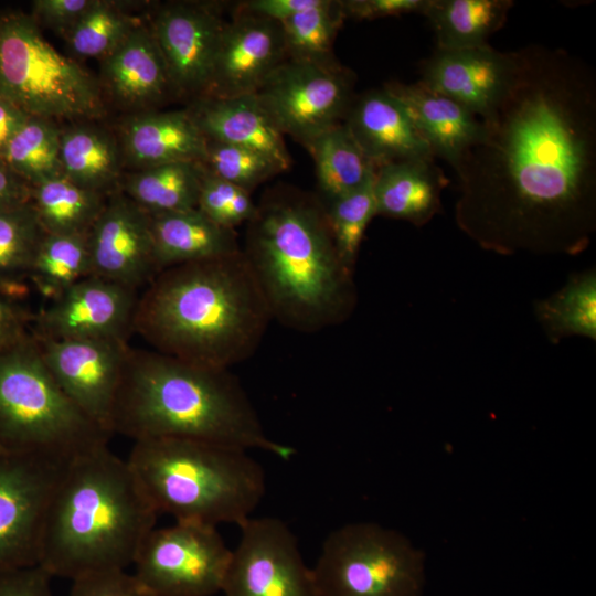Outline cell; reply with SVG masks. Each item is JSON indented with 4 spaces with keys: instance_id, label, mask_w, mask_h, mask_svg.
Segmentation results:
<instances>
[{
    "instance_id": "1",
    "label": "cell",
    "mask_w": 596,
    "mask_h": 596,
    "mask_svg": "<svg viewBox=\"0 0 596 596\" xmlns=\"http://www.w3.org/2000/svg\"><path fill=\"white\" fill-rule=\"evenodd\" d=\"M517 55L454 168L455 221L492 253L575 256L596 232V74L563 49L531 44Z\"/></svg>"
},
{
    "instance_id": "2",
    "label": "cell",
    "mask_w": 596,
    "mask_h": 596,
    "mask_svg": "<svg viewBox=\"0 0 596 596\" xmlns=\"http://www.w3.org/2000/svg\"><path fill=\"white\" fill-rule=\"evenodd\" d=\"M272 319L241 249L160 272L138 297L132 332L160 353L228 370L255 352Z\"/></svg>"
},
{
    "instance_id": "3",
    "label": "cell",
    "mask_w": 596,
    "mask_h": 596,
    "mask_svg": "<svg viewBox=\"0 0 596 596\" xmlns=\"http://www.w3.org/2000/svg\"><path fill=\"white\" fill-rule=\"evenodd\" d=\"M110 433L134 439H189L268 451L290 459L294 447L265 433L238 380L227 369L129 349Z\"/></svg>"
},
{
    "instance_id": "4",
    "label": "cell",
    "mask_w": 596,
    "mask_h": 596,
    "mask_svg": "<svg viewBox=\"0 0 596 596\" xmlns=\"http://www.w3.org/2000/svg\"><path fill=\"white\" fill-rule=\"evenodd\" d=\"M158 512L127 459L102 444L70 461L47 508L39 566L72 581L126 571Z\"/></svg>"
},
{
    "instance_id": "5",
    "label": "cell",
    "mask_w": 596,
    "mask_h": 596,
    "mask_svg": "<svg viewBox=\"0 0 596 596\" xmlns=\"http://www.w3.org/2000/svg\"><path fill=\"white\" fill-rule=\"evenodd\" d=\"M245 254L273 319L311 333L342 323L355 305L327 211L295 193L272 195L247 223Z\"/></svg>"
},
{
    "instance_id": "6",
    "label": "cell",
    "mask_w": 596,
    "mask_h": 596,
    "mask_svg": "<svg viewBox=\"0 0 596 596\" xmlns=\"http://www.w3.org/2000/svg\"><path fill=\"white\" fill-rule=\"evenodd\" d=\"M127 461L156 511L178 522L241 525L266 491L262 465L237 447L142 439L135 441Z\"/></svg>"
},
{
    "instance_id": "7",
    "label": "cell",
    "mask_w": 596,
    "mask_h": 596,
    "mask_svg": "<svg viewBox=\"0 0 596 596\" xmlns=\"http://www.w3.org/2000/svg\"><path fill=\"white\" fill-rule=\"evenodd\" d=\"M110 436L61 390L31 330L0 349V451L74 457Z\"/></svg>"
},
{
    "instance_id": "8",
    "label": "cell",
    "mask_w": 596,
    "mask_h": 596,
    "mask_svg": "<svg viewBox=\"0 0 596 596\" xmlns=\"http://www.w3.org/2000/svg\"><path fill=\"white\" fill-rule=\"evenodd\" d=\"M0 96L31 117L94 119L105 113L102 86L46 41L31 14H0Z\"/></svg>"
},
{
    "instance_id": "9",
    "label": "cell",
    "mask_w": 596,
    "mask_h": 596,
    "mask_svg": "<svg viewBox=\"0 0 596 596\" xmlns=\"http://www.w3.org/2000/svg\"><path fill=\"white\" fill-rule=\"evenodd\" d=\"M311 571L319 596H422L425 586L424 554L371 522L333 530Z\"/></svg>"
},
{
    "instance_id": "10",
    "label": "cell",
    "mask_w": 596,
    "mask_h": 596,
    "mask_svg": "<svg viewBox=\"0 0 596 596\" xmlns=\"http://www.w3.org/2000/svg\"><path fill=\"white\" fill-rule=\"evenodd\" d=\"M231 555L216 526L175 521L146 535L132 575L151 596H211L222 589Z\"/></svg>"
},
{
    "instance_id": "11",
    "label": "cell",
    "mask_w": 596,
    "mask_h": 596,
    "mask_svg": "<svg viewBox=\"0 0 596 596\" xmlns=\"http://www.w3.org/2000/svg\"><path fill=\"white\" fill-rule=\"evenodd\" d=\"M353 86L354 75L340 64L286 58L255 96L283 136L305 145L343 121L354 99Z\"/></svg>"
},
{
    "instance_id": "12",
    "label": "cell",
    "mask_w": 596,
    "mask_h": 596,
    "mask_svg": "<svg viewBox=\"0 0 596 596\" xmlns=\"http://www.w3.org/2000/svg\"><path fill=\"white\" fill-rule=\"evenodd\" d=\"M72 458L0 451V573L39 565L47 508Z\"/></svg>"
},
{
    "instance_id": "13",
    "label": "cell",
    "mask_w": 596,
    "mask_h": 596,
    "mask_svg": "<svg viewBox=\"0 0 596 596\" xmlns=\"http://www.w3.org/2000/svg\"><path fill=\"white\" fill-rule=\"evenodd\" d=\"M221 592L224 596H319L296 535L276 518H249L240 525Z\"/></svg>"
},
{
    "instance_id": "14",
    "label": "cell",
    "mask_w": 596,
    "mask_h": 596,
    "mask_svg": "<svg viewBox=\"0 0 596 596\" xmlns=\"http://www.w3.org/2000/svg\"><path fill=\"white\" fill-rule=\"evenodd\" d=\"M34 339L47 370L65 395L111 435V414L130 349L128 341Z\"/></svg>"
},
{
    "instance_id": "15",
    "label": "cell",
    "mask_w": 596,
    "mask_h": 596,
    "mask_svg": "<svg viewBox=\"0 0 596 596\" xmlns=\"http://www.w3.org/2000/svg\"><path fill=\"white\" fill-rule=\"evenodd\" d=\"M138 297L137 290L89 275L33 313L30 330L45 340L128 341Z\"/></svg>"
},
{
    "instance_id": "16",
    "label": "cell",
    "mask_w": 596,
    "mask_h": 596,
    "mask_svg": "<svg viewBox=\"0 0 596 596\" xmlns=\"http://www.w3.org/2000/svg\"><path fill=\"white\" fill-rule=\"evenodd\" d=\"M226 21L212 4L170 2L149 26L164 58L173 93L194 98L206 94Z\"/></svg>"
},
{
    "instance_id": "17",
    "label": "cell",
    "mask_w": 596,
    "mask_h": 596,
    "mask_svg": "<svg viewBox=\"0 0 596 596\" xmlns=\"http://www.w3.org/2000/svg\"><path fill=\"white\" fill-rule=\"evenodd\" d=\"M89 275L137 290L158 274L151 217L121 191H113L87 234ZM88 275V276H89Z\"/></svg>"
},
{
    "instance_id": "18",
    "label": "cell",
    "mask_w": 596,
    "mask_h": 596,
    "mask_svg": "<svg viewBox=\"0 0 596 596\" xmlns=\"http://www.w3.org/2000/svg\"><path fill=\"white\" fill-rule=\"evenodd\" d=\"M286 58L280 23L238 6L224 25L204 96L224 98L255 94Z\"/></svg>"
},
{
    "instance_id": "19",
    "label": "cell",
    "mask_w": 596,
    "mask_h": 596,
    "mask_svg": "<svg viewBox=\"0 0 596 596\" xmlns=\"http://www.w3.org/2000/svg\"><path fill=\"white\" fill-rule=\"evenodd\" d=\"M517 64V51L501 52L489 44L460 50L435 49L422 62L418 82L481 119L509 87Z\"/></svg>"
},
{
    "instance_id": "20",
    "label": "cell",
    "mask_w": 596,
    "mask_h": 596,
    "mask_svg": "<svg viewBox=\"0 0 596 596\" xmlns=\"http://www.w3.org/2000/svg\"><path fill=\"white\" fill-rule=\"evenodd\" d=\"M343 123L375 168L434 158L404 104L384 87L354 97Z\"/></svg>"
},
{
    "instance_id": "21",
    "label": "cell",
    "mask_w": 596,
    "mask_h": 596,
    "mask_svg": "<svg viewBox=\"0 0 596 596\" xmlns=\"http://www.w3.org/2000/svg\"><path fill=\"white\" fill-rule=\"evenodd\" d=\"M187 110L206 139L249 148L273 160L281 171L289 168L291 160L283 134L255 94L202 96Z\"/></svg>"
},
{
    "instance_id": "22",
    "label": "cell",
    "mask_w": 596,
    "mask_h": 596,
    "mask_svg": "<svg viewBox=\"0 0 596 596\" xmlns=\"http://www.w3.org/2000/svg\"><path fill=\"white\" fill-rule=\"evenodd\" d=\"M100 75L104 88L126 108L142 109L173 93L152 31L149 25L140 23L102 60Z\"/></svg>"
},
{
    "instance_id": "23",
    "label": "cell",
    "mask_w": 596,
    "mask_h": 596,
    "mask_svg": "<svg viewBox=\"0 0 596 596\" xmlns=\"http://www.w3.org/2000/svg\"><path fill=\"white\" fill-rule=\"evenodd\" d=\"M384 88L404 104L433 156L444 159L453 168L479 140L481 119L454 99L427 88L418 81L411 84L387 83Z\"/></svg>"
},
{
    "instance_id": "24",
    "label": "cell",
    "mask_w": 596,
    "mask_h": 596,
    "mask_svg": "<svg viewBox=\"0 0 596 596\" xmlns=\"http://www.w3.org/2000/svg\"><path fill=\"white\" fill-rule=\"evenodd\" d=\"M206 138L188 110L142 111L127 118L121 149L139 170L204 158Z\"/></svg>"
},
{
    "instance_id": "25",
    "label": "cell",
    "mask_w": 596,
    "mask_h": 596,
    "mask_svg": "<svg viewBox=\"0 0 596 596\" xmlns=\"http://www.w3.org/2000/svg\"><path fill=\"white\" fill-rule=\"evenodd\" d=\"M447 184L434 158H418L380 166L374 175L376 215L425 225L440 210Z\"/></svg>"
},
{
    "instance_id": "26",
    "label": "cell",
    "mask_w": 596,
    "mask_h": 596,
    "mask_svg": "<svg viewBox=\"0 0 596 596\" xmlns=\"http://www.w3.org/2000/svg\"><path fill=\"white\" fill-rule=\"evenodd\" d=\"M159 273L169 267L234 254L242 248L235 230L217 225L199 209L150 215Z\"/></svg>"
},
{
    "instance_id": "27",
    "label": "cell",
    "mask_w": 596,
    "mask_h": 596,
    "mask_svg": "<svg viewBox=\"0 0 596 596\" xmlns=\"http://www.w3.org/2000/svg\"><path fill=\"white\" fill-rule=\"evenodd\" d=\"M61 163L65 178L75 184L109 194L120 174L115 139L99 127L75 124L61 131Z\"/></svg>"
},
{
    "instance_id": "28",
    "label": "cell",
    "mask_w": 596,
    "mask_h": 596,
    "mask_svg": "<svg viewBox=\"0 0 596 596\" xmlns=\"http://www.w3.org/2000/svg\"><path fill=\"white\" fill-rule=\"evenodd\" d=\"M513 7L511 0H430L425 12L436 49L460 50L488 44Z\"/></svg>"
},
{
    "instance_id": "29",
    "label": "cell",
    "mask_w": 596,
    "mask_h": 596,
    "mask_svg": "<svg viewBox=\"0 0 596 596\" xmlns=\"http://www.w3.org/2000/svg\"><path fill=\"white\" fill-rule=\"evenodd\" d=\"M203 173L195 161L141 169L125 178L121 192L151 216L196 209Z\"/></svg>"
},
{
    "instance_id": "30",
    "label": "cell",
    "mask_w": 596,
    "mask_h": 596,
    "mask_svg": "<svg viewBox=\"0 0 596 596\" xmlns=\"http://www.w3.org/2000/svg\"><path fill=\"white\" fill-rule=\"evenodd\" d=\"M311 155L321 192L330 201L364 184L375 166L363 153L345 124L339 123L304 145Z\"/></svg>"
},
{
    "instance_id": "31",
    "label": "cell",
    "mask_w": 596,
    "mask_h": 596,
    "mask_svg": "<svg viewBox=\"0 0 596 596\" xmlns=\"http://www.w3.org/2000/svg\"><path fill=\"white\" fill-rule=\"evenodd\" d=\"M63 174L31 185L30 202L46 234L87 235L106 198Z\"/></svg>"
},
{
    "instance_id": "32",
    "label": "cell",
    "mask_w": 596,
    "mask_h": 596,
    "mask_svg": "<svg viewBox=\"0 0 596 596\" xmlns=\"http://www.w3.org/2000/svg\"><path fill=\"white\" fill-rule=\"evenodd\" d=\"M31 202L0 210V294L19 301L30 291V272L44 237Z\"/></svg>"
},
{
    "instance_id": "33",
    "label": "cell",
    "mask_w": 596,
    "mask_h": 596,
    "mask_svg": "<svg viewBox=\"0 0 596 596\" xmlns=\"http://www.w3.org/2000/svg\"><path fill=\"white\" fill-rule=\"evenodd\" d=\"M535 315L552 342L570 336L596 340V272L576 274L566 285L538 300Z\"/></svg>"
},
{
    "instance_id": "34",
    "label": "cell",
    "mask_w": 596,
    "mask_h": 596,
    "mask_svg": "<svg viewBox=\"0 0 596 596\" xmlns=\"http://www.w3.org/2000/svg\"><path fill=\"white\" fill-rule=\"evenodd\" d=\"M88 275L87 235L45 233L30 272V284L42 297L50 302Z\"/></svg>"
},
{
    "instance_id": "35",
    "label": "cell",
    "mask_w": 596,
    "mask_h": 596,
    "mask_svg": "<svg viewBox=\"0 0 596 596\" xmlns=\"http://www.w3.org/2000/svg\"><path fill=\"white\" fill-rule=\"evenodd\" d=\"M61 131L53 120L30 116L0 159L30 187L62 175Z\"/></svg>"
},
{
    "instance_id": "36",
    "label": "cell",
    "mask_w": 596,
    "mask_h": 596,
    "mask_svg": "<svg viewBox=\"0 0 596 596\" xmlns=\"http://www.w3.org/2000/svg\"><path fill=\"white\" fill-rule=\"evenodd\" d=\"M344 20L340 0H320L283 21L287 58L326 66L339 64L332 47Z\"/></svg>"
},
{
    "instance_id": "37",
    "label": "cell",
    "mask_w": 596,
    "mask_h": 596,
    "mask_svg": "<svg viewBox=\"0 0 596 596\" xmlns=\"http://www.w3.org/2000/svg\"><path fill=\"white\" fill-rule=\"evenodd\" d=\"M137 24L118 3L95 0L64 38L75 55L103 60Z\"/></svg>"
},
{
    "instance_id": "38",
    "label": "cell",
    "mask_w": 596,
    "mask_h": 596,
    "mask_svg": "<svg viewBox=\"0 0 596 596\" xmlns=\"http://www.w3.org/2000/svg\"><path fill=\"white\" fill-rule=\"evenodd\" d=\"M374 175L360 188L330 201L326 209L339 257L351 272L354 270L364 232L376 215Z\"/></svg>"
},
{
    "instance_id": "39",
    "label": "cell",
    "mask_w": 596,
    "mask_h": 596,
    "mask_svg": "<svg viewBox=\"0 0 596 596\" xmlns=\"http://www.w3.org/2000/svg\"><path fill=\"white\" fill-rule=\"evenodd\" d=\"M203 169L247 192L281 169L266 156L249 148L206 139Z\"/></svg>"
},
{
    "instance_id": "40",
    "label": "cell",
    "mask_w": 596,
    "mask_h": 596,
    "mask_svg": "<svg viewBox=\"0 0 596 596\" xmlns=\"http://www.w3.org/2000/svg\"><path fill=\"white\" fill-rule=\"evenodd\" d=\"M196 209L217 225L235 230L254 217L257 205L249 192L204 170Z\"/></svg>"
},
{
    "instance_id": "41",
    "label": "cell",
    "mask_w": 596,
    "mask_h": 596,
    "mask_svg": "<svg viewBox=\"0 0 596 596\" xmlns=\"http://www.w3.org/2000/svg\"><path fill=\"white\" fill-rule=\"evenodd\" d=\"M70 596H151L126 571H108L73 581Z\"/></svg>"
},
{
    "instance_id": "42",
    "label": "cell",
    "mask_w": 596,
    "mask_h": 596,
    "mask_svg": "<svg viewBox=\"0 0 596 596\" xmlns=\"http://www.w3.org/2000/svg\"><path fill=\"white\" fill-rule=\"evenodd\" d=\"M94 3L95 0H35L31 15L39 25L65 36Z\"/></svg>"
},
{
    "instance_id": "43",
    "label": "cell",
    "mask_w": 596,
    "mask_h": 596,
    "mask_svg": "<svg viewBox=\"0 0 596 596\" xmlns=\"http://www.w3.org/2000/svg\"><path fill=\"white\" fill-rule=\"evenodd\" d=\"M344 18L373 20L408 13L425 14L430 0H340Z\"/></svg>"
},
{
    "instance_id": "44",
    "label": "cell",
    "mask_w": 596,
    "mask_h": 596,
    "mask_svg": "<svg viewBox=\"0 0 596 596\" xmlns=\"http://www.w3.org/2000/svg\"><path fill=\"white\" fill-rule=\"evenodd\" d=\"M52 576L41 566L0 573V596H54Z\"/></svg>"
},
{
    "instance_id": "45",
    "label": "cell",
    "mask_w": 596,
    "mask_h": 596,
    "mask_svg": "<svg viewBox=\"0 0 596 596\" xmlns=\"http://www.w3.org/2000/svg\"><path fill=\"white\" fill-rule=\"evenodd\" d=\"M32 317L22 301L0 294V349L26 336Z\"/></svg>"
},
{
    "instance_id": "46",
    "label": "cell",
    "mask_w": 596,
    "mask_h": 596,
    "mask_svg": "<svg viewBox=\"0 0 596 596\" xmlns=\"http://www.w3.org/2000/svg\"><path fill=\"white\" fill-rule=\"evenodd\" d=\"M319 2L320 0H251L240 6L249 12L281 23Z\"/></svg>"
},
{
    "instance_id": "47",
    "label": "cell",
    "mask_w": 596,
    "mask_h": 596,
    "mask_svg": "<svg viewBox=\"0 0 596 596\" xmlns=\"http://www.w3.org/2000/svg\"><path fill=\"white\" fill-rule=\"evenodd\" d=\"M30 199L31 187L0 159V210L26 204Z\"/></svg>"
},
{
    "instance_id": "48",
    "label": "cell",
    "mask_w": 596,
    "mask_h": 596,
    "mask_svg": "<svg viewBox=\"0 0 596 596\" xmlns=\"http://www.w3.org/2000/svg\"><path fill=\"white\" fill-rule=\"evenodd\" d=\"M30 116L0 96V158L10 140Z\"/></svg>"
}]
</instances>
